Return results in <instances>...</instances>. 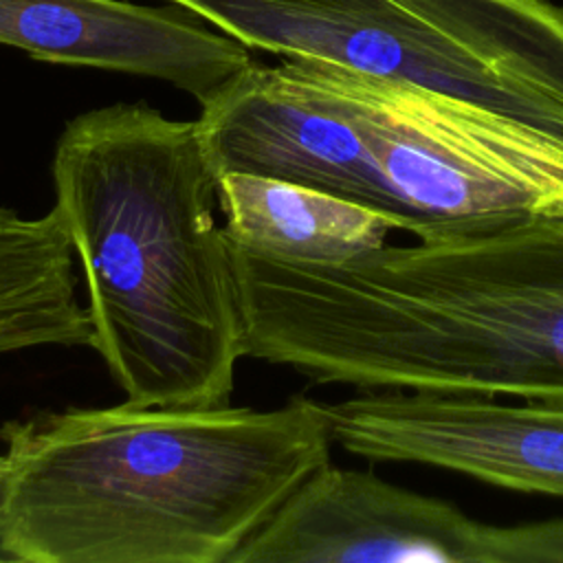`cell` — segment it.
<instances>
[{
	"label": "cell",
	"instance_id": "obj_1",
	"mask_svg": "<svg viewBox=\"0 0 563 563\" xmlns=\"http://www.w3.org/2000/svg\"><path fill=\"white\" fill-rule=\"evenodd\" d=\"M244 356L358 389L563 400V218L290 262L233 244Z\"/></svg>",
	"mask_w": 563,
	"mask_h": 563
},
{
	"label": "cell",
	"instance_id": "obj_2",
	"mask_svg": "<svg viewBox=\"0 0 563 563\" xmlns=\"http://www.w3.org/2000/svg\"><path fill=\"white\" fill-rule=\"evenodd\" d=\"M0 440V556L24 563H229L334 444L308 396L37 411Z\"/></svg>",
	"mask_w": 563,
	"mask_h": 563
},
{
	"label": "cell",
	"instance_id": "obj_3",
	"mask_svg": "<svg viewBox=\"0 0 563 563\" xmlns=\"http://www.w3.org/2000/svg\"><path fill=\"white\" fill-rule=\"evenodd\" d=\"M51 174L86 279L92 350L128 402L229 405L244 323L196 121L145 103L81 112L64 125Z\"/></svg>",
	"mask_w": 563,
	"mask_h": 563
},
{
	"label": "cell",
	"instance_id": "obj_4",
	"mask_svg": "<svg viewBox=\"0 0 563 563\" xmlns=\"http://www.w3.org/2000/svg\"><path fill=\"white\" fill-rule=\"evenodd\" d=\"M246 48L444 92L563 139V9L548 0H165Z\"/></svg>",
	"mask_w": 563,
	"mask_h": 563
},
{
	"label": "cell",
	"instance_id": "obj_5",
	"mask_svg": "<svg viewBox=\"0 0 563 563\" xmlns=\"http://www.w3.org/2000/svg\"><path fill=\"white\" fill-rule=\"evenodd\" d=\"M271 563H563V517L495 526L330 462L257 532Z\"/></svg>",
	"mask_w": 563,
	"mask_h": 563
},
{
	"label": "cell",
	"instance_id": "obj_6",
	"mask_svg": "<svg viewBox=\"0 0 563 563\" xmlns=\"http://www.w3.org/2000/svg\"><path fill=\"white\" fill-rule=\"evenodd\" d=\"M323 411L332 442L369 462L424 464L563 499V400L358 389Z\"/></svg>",
	"mask_w": 563,
	"mask_h": 563
},
{
	"label": "cell",
	"instance_id": "obj_7",
	"mask_svg": "<svg viewBox=\"0 0 563 563\" xmlns=\"http://www.w3.org/2000/svg\"><path fill=\"white\" fill-rule=\"evenodd\" d=\"M196 128L216 178L253 174L312 187L389 218L398 231L356 128L297 62H253L200 103Z\"/></svg>",
	"mask_w": 563,
	"mask_h": 563
},
{
	"label": "cell",
	"instance_id": "obj_8",
	"mask_svg": "<svg viewBox=\"0 0 563 563\" xmlns=\"http://www.w3.org/2000/svg\"><path fill=\"white\" fill-rule=\"evenodd\" d=\"M0 44L35 59L154 77L207 101L253 64L244 44L183 7L0 0Z\"/></svg>",
	"mask_w": 563,
	"mask_h": 563
},
{
	"label": "cell",
	"instance_id": "obj_9",
	"mask_svg": "<svg viewBox=\"0 0 563 563\" xmlns=\"http://www.w3.org/2000/svg\"><path fill=\"white\" fill-rule=\"evenodd\" d=\"M218 200L233 244L290 262H339L387 244L396 224L350 200L288 180L224 174Z\"/></svg>",
	"mask_w": 563,
	"mask_h": 563
},
{
	"label": "cell",
	"instance_id": "obj_10",
	"mask_svg": "<svg viewBox=\"0 0 563 563\" xmlns=\"http://www.w3.org/2000/svg\"><path fill=\"white\" fill-rule=\"evenodd\" d=\"M92 347V321L75 295L73 246L55 209L22 218L0 207V354Z\"/></svg>",
	"mask_w": 563,
	"mask_h": 563
},
{
	"label": "cell",
	"instance_id": "obj_11",
	"mask_svg": "<svg viewBox=\"0 0 563 563\" xmlns=\"http://www.w3.org/2000/svg\"><path fill=\"white\" fill-rule=\"evenodd\" d=\"M0 479H2V453H0Z\"/></svg>",
	"mask_w": 563,
	"mask_h": 563
}]
</instances>
